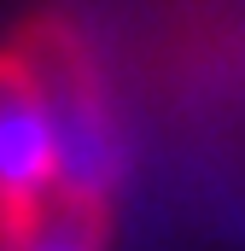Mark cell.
Segmentation results:
<instances>
[{
	"label": "cell",
	"instance_id": "3957f363",
	"mask_svg": "<svg viewBox=\"0 0 245 251\" xmlns=\"http://www.w3.org/2000/svg\"><path fill=\"white\" fill-rule=\"evenodd\" d=\"M29 199H35V193H18V187H6V181H0V246L18 234V222H24Z\"/></svg>",
	"mask_w": 245,
	"mask_h": 251
},
{
	"label": "cell",
	"instance_id": "7a4b0ae2",
	"mask_svg": "<svg viewBox=\"0 0 245 251\" xmlns=\"http://www.w3.org/2000/svg\"><path fill=\"white\" fill-rule=\"evenodd\" d=\"M117 240V193L88 181H53L29 199L18 234L0 251H111Z\"/></svg>",
	"mask_w": 245,
	"mask_h": 251
},
{
	"label": "cell",
	"instance_id": "6da1fadb",
	"mask_svg": "<svg viewBox=\"0 0 245 251\" xmlns=\"http://www.w3.org/2000/svg\"><path fill=\"white\" fill-rule=\"evenodd\" d=\"M0 181L18 193H47L64 181L59 111L18 41H0Z\"/></svg>",
	"mask_w": 245,
	"mask_h": 251
}]
</instances>
